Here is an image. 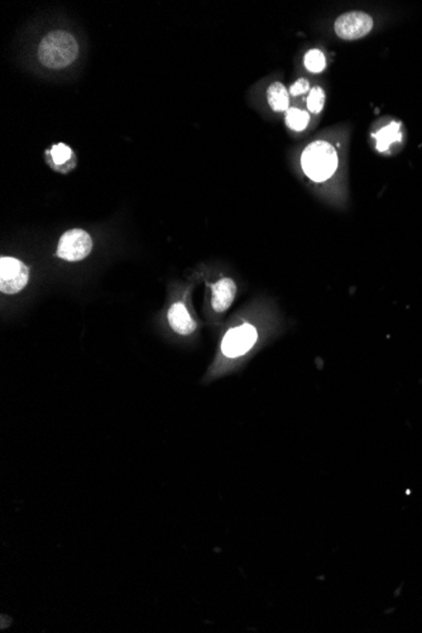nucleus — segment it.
<instances>
[{
    "label": "nucleus",
    "mask_w": 422,
    "mask_h": 633,
    "mask_svg": "<svg viewBox=\"0 0 422 633\" xmlns=\"http://www.w3.org/2000/svg\"><path fill=\"white\" fill-rule=\"evenodd\" d=\"M78 45L70 33L64 31L47 34L41 41L38 47V59L42 65L48 69H64L76 60Z\"/></svg>",
    "instance_id": "1"
},
{
    "label": "nucleus",
    "mask_w": 422,
    "mask_h": 633,
    "mask_svg": "<svg viewBox=\"0 0 422 633\" xmlns=\"http://www.w3.org/2000/svg\"><path fill=\"white\" fill-rule=\"evenodd\" d=\"M301 165L306 176L312 181L323 182L330 179L338 168V155L330 143L324 141L311 143L306 147Z\"/></svg>",
    "instance_id": "2"
},
{
    "label": "nucleus",
    "mask_w": 422,
    "mask_h": 633,
    "mask_svg": "<svg viewBox=\"0 0 422 633\" xmlns=\"http://www.w3.org/2000/svg\"><path fill=\"white\" fill-rule=\"evenodd\" d=\"M257 339V330L252 325L244 324L227 331L221 342V352L227 358H239L253 348Z\"/></svg>",
    "instance_id": "3"
},
{
    "label": "nucleus",
    "mask_w": 422,
    "mask_h": 633,
    "mask_svg": "<svg viewBox=\"0 0 422 633\" xmlns=\"http://www.w3.org/2000/svg\"><path fill=\"white\" fill-rule=\"evenodd\" d=\"M28 267L20 260L3 257L0 260V291L13 295L22 291L28 284Z\"/></svg>",
    "instance_id": "4"
},
{
    "label": "nucleus",
    "mask_w": 422,
    "mask_h": 633,
    "mask_svg": "<svg viewBox=\"0 0 422 633\" xmlns=\"http://www.w3.org/2000/svg\"><path fill=\"white\" fill-rule=\"evenodd\" d=\"M92 242L90 235L81 229H72L61 237L57 256L65 260L78 262L90 254Z\"/></svg>",
    "instance_id": "5"
},
{
    "label": "nucleus",
    "mask_w": 422,
    "mask_h": 633,
    "mask_svg": "<svg viewBox=\"0 0 422 633\" xmlns=\"http://www.w3.org/2000/svg\"><path fill=\"white\" fill-rule=\"evenodd\" d=\"M372 28H373L372 17L363 12L342 14L334 25V31L337 36L345 41L363 39L372 31Z\"/></svg>",
    "instance_id": "6"
},
{
    "label": "nucleus",
    "mask_w": 422,
    "mask_h": 633,
    "mask_svg": "<svg viewBox=\"0 0 422 633\" xmlns=\"http://www.w3.org/2000/svg\"><path fill=\"white\" fill-rule=\"evenodd\" d=\"M211 292H213L211 298L213 309L220 314L227 311L233 304L237 293V286L234 284L233 279L221 278L220 281L211 286Z\"/></svg>",
    "instance_id": "7"
},
{
    "label": "nucleus",
    "mask_w": 422,
    "mask_h": 633,
    "mask_svg": "<svg viewBox=\"0 0 422 633\" xmlns=\"http://www.w3.org/2000/svg\"><path fill=\"white\" fill-rule=\"evenodd\" d=\"M169 326L180 335H190L196 330L195 320L190 316L185 305L181 302L174 304L169 310Z\"/></svg>",
    "instance_id": "8"
},
{
    "label": "nucleus",
    "mask_w": 422,
    "mask_h": 633,
    "mask_svg": "<svg viewBox=\"0 0 422 633\" xmlns=\"http://www.w3.org/2000/svg\"><path fill=\"white\" fill-rule=\"evenodd\" d=\"M268 103L274 111H285L288 109L290 97L285 85L281 83H273L267 90Z\"/></svg>",
    "instance_id": "9"
},
{
    "label": "nucleus",
    "mask_w": 422,
    "mask_h": 633,
    "mask_svg": "<svg viewBox=\"0 0 422 633\" xmlns=\"http://www.w3.org/2000/svg\"><path fill=\"white\" fill-rule=\"evenodd\" d=\"M377 141V149L379 152H384L390 148L393 143L401 141V127L398 123H391L379 130L376 134Z\"/></svg>",
    "instance_id": "10"
},
{
    "label": "nucleus",
    "mask_w": 422,
    "mask_h": 633,
    "mask_svg": "<svg viewBox=\"0 0 422 633\" xmlns=\"http://www.w3.org/2000/svg\"><path fill=\"white\" fill-rule=\"evenodd\" d=\"M309 122H310V116L304 110L296 109V108L287 110L286 123L291 130L301 132V130H305Z\"/></svg>",
    "instance_id": "11"
},
{
    "label": "nucleus",
    "mask_w": 422,
    "mask_h": 633,
    "mask_svg": "<svg viewBox=\"0 0 422 633\" xmlns=\"http://www.w3.org/2000/svg\"><path fill=\"white\" fill-rule=\"evenodd\" d=\"M325 65H326V61H325L324 53L320 50H311L306 53L305 66L309 71L318 74L324 70Z\"/></svg>",
    "instance_id": "12"
},
{
    "label": "nucleus",
    "mask_w": 422,
    "mask_h": 633,
    "mask_svg": "<svg viewBox=\"0 0 422 633\" xmlns=\"http://www.w3.org/2000/svg\"><path fill=\"white\" fill-rule=\"evenodd\" d=\"M325 104V92L321 88H312L309 97H307V108L311 111L312 114H318Z\"/></svg>",
    "instance_id": "13"
},
{
    "label": "nucleus",
    "mask_w": 422,
    "mask_h": 633,
    "mask_svg": "<svg viewBox=\"0 0 422 633\" xmlns=\"http://www.w3.org/2000/svg\"><path fill=\"white\" fill-rule=\"evenodd\" d=\"M71 148L69 146L64 144V143H59V144L53 146L52 151H51L53 162L56 165H64L65 162L69 161L71 158Z\"/></svg>",
    "instance_id": "14"
},
{
    "label": "nucleus",
    "mask_w": 422,
    "mask_h": 633,
    "mask_svg": "<svg viewBox=\"0 0 422 633\" xmlns=\"http://www.w3.org/2000/svg\"><path fill=\"white\" fill-rule=\"evenodd\" d=\"M309 89H310L309 81L306 78H300L293 85V88L290 89V92L293 97H297V95H302V94L307 92Z\"/></svg>",
    "instance_id": "15"
}]
</instances>
